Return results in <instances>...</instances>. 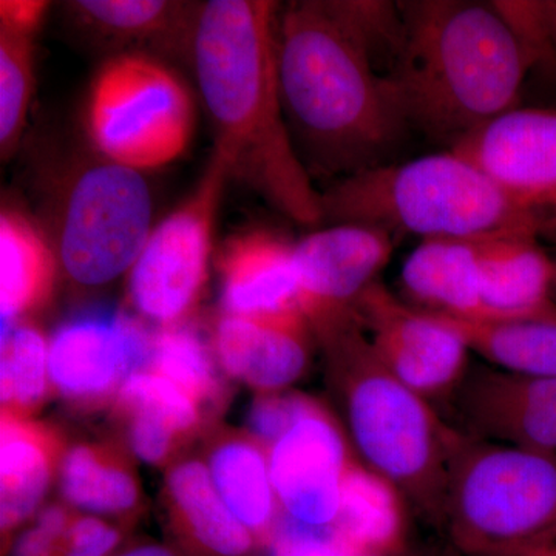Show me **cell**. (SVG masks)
<instances>
[{
	"mask_svg": "<svg viewBox=\"0 0 556 556\" xmlns=\"http://www.w3.org/2000/svg\"><path fill=\"white\" fill-rule=\"evenodd\" d=\"M399 36L397 2L295 0L278 14L281 104L311 177L394 163L412 130L390 83Z\"/></svg>",
	"mask_w": 556,
	"mask_h": 556,
	"instance_id": "1",
	"label": "cell"
},
{
	"mask_svg": "<svg viewBox=\"0 0 556 556\" xmlns=\"http://www.w3.org/2000/svg\"><path fill=\"white\" fill-rule=\"evenodd\" d=\"M278 7L211 0L193 30V67L230 177L298 225L324 222L320 192L292 144L277 65Z\"/></svg>",
	"mask_w": 556,
	"mask_h": 556,
	"instance_id": "2",
	"label": "cell"
},
{
	"mask_svg": "<svg viewBox=\"0 0 556 556\" xmlns=\"http://www.w3.org/2000/svg\"><path fill=\"white\" fill-rule=\"evenodd\" d=\"M401 36L390 83L409 129L450 149L519 108L532 70L495 2H397Z\"/></svg>",
	"mask_w": 556,
	"mask_h": 556,
	"instance_id": "3",
	"label": "cell"
},
{
	"mask_svg": "<svg viewBox=\"0 0 556 556\" xmlns=\"http://www.w3.org/2000/svg\"><path fill=\"white\" fill-rule=\"evenodd\" d=\"M311 328L327 354L365 464L442 529L450 459L460 431L382 364L354 311Z\"/></svg>",
	"mask_w": 556,
	"mask_h": 556,
	"instance_id": "4",
	"label": "cell"
},
{
	"mask_svg": "<svg viewBox=\"0 0 556 556\" xmlns=\"http://www.w3.org/2000/svg\"><path fill=\"white\" fill-rule=\"evenodd\" d=\"M327 225L401 236L473 239L501 230L540 233L552 222L530 211L459 153H434L332 181L320 192Z\"/></svg>",
	"mask_w": 556,
	"mask_h": 556,
	"instance_id": "5",
	"label": "cell"
},
{
	"mask_svg": "<svg viewBox=\"0 0 556 556\" xmlns=\"http://www.w3.org/2000/svg\"><path fill=\"white\" fill-rule=\"evenodd\" d=\"M442 529L466 556L507 554L556 532V453L460 431Z\"/></svg>",
	"mask_w": 556,
	"mask_h": 556,
	"instance_id": "6",
	"label": "cell"
},
{
	"mask_svg": "<svg viewBox=\"0 0 556 556\" xmlns=\"http://www.w3.org/2000/svg\"><path fill=\"white\" fill-rule=\"evenodd\" d=\"M87 130L102 159L142 172L181 156L193 134V101L172 70L148 54L124 53L91 83Z\"/></svg>",
	"mask_w": 556,
	"mask_h": 556,
	"instance_id": "7",
	"label": "cell"
},
{
	"mask_svg": "<svg viewBox=\"0 0 556 556\" xmlns=\"http://www.w3.org/2000/svg\"><path fill=\"white\" fill-rule=\"evenodd\" d=\"M153 201L141 172L102 159L68 179L51 241L76 283L101 287L135 265L150 232Z\"/></svg>",
	"mask_w": 556,
	"mask_h": 556,
	"instance_id": "8",
	"label": "cell"
},
{
	"mask_svg": "<svg viewBox=\"0 0 556 556\" xmlns=\"http://www.w3.org/2000/svg\"><path fill=\"white\" fill-rule=\"evenodd\" d=\"M229 178L228 161L214 152L192 195L150 232L129 270V299L141 316L172 327L199 302L219 200Z\"/></svg>",
	"mask_w": 556,
	"mask_h": 556,
	"instance_id": "9",
	"label": "cell"
},
{
	"mask_svg": "<svg viewBox=\"0 0 556 556\" xmlns=\"http://www.w3.org/2000/svg\"><path fill=\"white\" fill-rule=\"evenodd\" d=\"M369 343L397 379L431 405H448L466 379L470 353L445 321L413 308L378 280L354 306Z\"/></svg>",
	"mask_w": 556,
	"mask_h": 556,
	"instance_id": "10",
	"label": "cell"
},
{
	"mask_svg": "<svg viewBox=\"0 0 556 556\" xmlns=\"http://www.w3.org/2000/svg\"><path fill=\"white\" fill-rule=\"evenodd\" d=\"M281 515L309 529L336 532L343 481L354 463L338 422L314 405L268 450Z\"/></svg>",
	"mask_w": 556,
	"mask_h": 556,
	"instance_id": "11",
	"label": "cell"
},
{
	"mask_svg": "<svg viewBox=\"0 0 556 556\" xmlns=\"http://www.w3.org/2000/svg\"><path fill=\"white\" fill-rule=\"evenodd\" d=\"M153 336L135 318L93 311L68 318L50 340V379L68 401L94 404L146 371Z\"/></svg>",
	"mask_w": 556,
	"mask_h": 556,
	"instance_id": "12",
	"label": "cell"
},
{
	"mask_svg": "<svg viewBox=\"0 0 556 556\" xmlns=\"http://www.w3.org/2000/svg\"><path fill=\"white\" fill-rule=\"evenodd\" d=\"M450 150L477 164L519 204L551 219L555 230L556 109L519 105Z\"/></svg>",
	"mask_w": 556,
	"mask_h": 556,
	"instance_id": "13",
	"label": "cell"
},
{
	"mask_svg": "<svg viewBox=\"0 0 556 556\" xmlns=\"http://www.w3.org/2000/svg\"><path fill=\"white\" fill-rule=\"evenodd\" d=\"M448 407L468 437L556 453V376L470 365Z\"/></svg>",
	"mask_w": 556,
	"mask_h": 556,
	"instance_id": "14",
	"label": "cell"
},
{
	"mask_svg": "<svg viewBox=\"0 0 556 556\" xmlns=\"http://www.w3.org/2000/svg\"><path fill=\"white\" fill-rule=\"evenodd\" d=\"M396 240L369 226L328 225L294 243L298 305L309 325L351 313L379 280Z\"/></svg>",
	"mask_w": 556,
	"mask_h": 556,
	"instance_id": "15",
	"label": "cell"
},
{
	"mask_svg": "<svg viewBox=\"0 0 556 556\" xmlns=\"http://www.w3.org/2000/svg\"><path fill=\"white\" fill-rule=\"evenodd\" d=\"M313 336L300 309L258 317L226 314L215 329V353L232 378L265 394L280 393L305 375Z\"/></svg>",
	"mask_w": 556,
	"mask_h": 556,
	"instance_id": "16",
	"label": "cell"
},
{
	"mask_svg": "<svg viewBox=\"0 0 556 556\" xmlns=\"http://www.w3.org/2000/svg\"><path fill=\"white\" fill-rule=\"evenodd\" d=\"M536 233L501 230L477 237L482 316L517 318L556 309L554 258Z\"/></svg>",
	"mask_w": 556,
	"mask_h": 556,
	"instance_id": "17",
	"label": "cell"
},
{
	"mask_svg": "<svg viewBox=\"0 0 556 556\" xmlns=\"http://www.w3.org/2000/svg\"><path fill=\"white\" fill-rule=\"evenodd\" d=\"M222 303L229 316L258 317L299 309L294 241L268 229L233 237L222 255Z\"/></svg>",
	"mask_w": 556,
	"mask_h": 556,
	"instance_id": "18",
	"label": "cell"
},
{
	"mask_svg": "<svg viewBox=\"0 0 556 556\" xmlns=\"http://www.w3.org/2000/svg\"><path fill=\"white\" fill-rule=\"evenodd\" d=\"M399 285V298L422 313L481 317L477 237L422 240L402 265Z\"/></svg>",
	"mask_w": 556,
	"mask_h": 556,
	"instance_id": "19",
	"label": "cell"
},
{
	"mask_svg": "<svg viewBox=\"0 0 556 556\" xmlns=\"http://www.w3.org/2000/svg\"><path fill=\"white\" fill-rule=\"evenodd\" d=\"M58 441L46 428L3 413L0 430V527L3 554L11 535L35 514L49 489Z\"/></svg>",
	"mask_w": 556,
	"mask_h": 556,
	"instance_id": "20",
	"label": "cell"
},
{
	"mask_svg": "<svg viewBox=\"0 0 556 556\" xmlns=\"http://www.w3.org/2000/svg\"><path fill=\"white\" fill-rule=\"evenodd\" d=\"M60 265L53 243L16 208L0 214V314L14 324L50 298Z\"/></svg>",
	"mask_w": 556,
	"mask_h": 556,
	"instance_id": "21",
	"label": "cell"
},
{
	"mask_svg": "<svg viewBox=\"0 0 556 556\" xmlns=\"http://www.w3.org/2000/svg\"><path fill=\"white\" fill-rule=\"evenodd\" d=\"M207 468L226 506L269 552L281 510L268 450L254 438H226L212 450Z\"/></svg>",
	"mask_w": 556,
	"mask_h": 556,
	"instance_id": "22",
	"label": "cell"
},
{
	"mask_svg": "<svg viewBox=\"0 0 556 556\" xmlns=\"http://www.w3.org/2000/svg\"><path fill=\"white\" fill-rule=\"evenodd\" d=\"M437 317L490 367L514 375L556 376V309L517 318Z\"/></svg>",
	"mask_w": 556,
	"mask_h": 556,
	"instance_id": "23",
	"label": "cell"
},
{
	"mask_svg": "<svg viewBox=\"0 0 556 556\" xmlns=\"http://www.w3.org/2000/svg\"><path fill=\"white\" fill-rule=\"evenodd\" d=\"M404 503L396 486L353 463L343 481L336 533L353 552L405 547Z\"/></svg>",
	"mask_w": 556,
	"mask_h": 556,
	"instance_id": "24",
	"label": "cell"
},
{
	"mask_svg": "<svg viewBox=\"0 0 556 556\" xmlns=\"http://www.w3.org/2000/svg\"><path fill=\"white\" fill-rule=\"evenodd\" d=\"M84 27L101 38L130 43H192L199 13L164 0H79L70 3Z\"/></svg>",
	"mask_w": 556,
	"mask_h": 556,
	"instance_id": "25",
	"label": "cell"
},
{
	"mask_svg": "<svg viewBox=\"0 0 556 556\" xmlns=\"http://www.w3.org/2000/svg\"><path fill=\"white\" fill-rule=\"evenodd\" d=\"M61 486L70 504L91 514H126L138 501L130 471L115 456L89 445L70 450L62 464Z\"/></svg>",
	"mask_w": 556,
	"mask_h": 556,
	"instance_id": "26",
	"label": "cell"
},
{
	"mask_svg": "<svg viewBox=\"0 0 556 556\" xmlns=\"http://www.w3.org/2000/svg\"><path fill=\"white\" fill-rule=\"evenodd\" d=\"M50 342L40 329L27 321L2 324V367L0 391L3 408L24 417L38 407L47 390Z\"/></svg>",
	"mask_w": 556,
	"mask_h": 556,
	"instance_id": "27",
	"label": "cell"
},
{
	"mask_svg": "<svg viewBox=\"0 0 556 556\" xmlns=\"http://www.w3.org/2000/svg\"><path fill=\"white\" fill-rule=\"evenodd\" d=\"M38 30L0 22V149L3 159L16 149L27 124L36 84Z\"/></svg>",
	"mask_w": 556,
	"mask_h": 556,
	"instance_id": "28",
	"label": "cell"
},
{
	"mask_svg": "<svg viewBox=\"0 0 556 556\" xmlns=\"http://www.w3.org/2000/svg\"><path fill=\"white\" fill-rule=\"evenodd\" d=\"M149 368L181 388L199 405L215 401L222 390L203 340L192 328L179 324L164 327L153 336Z\"/></svg>",
	"mask_w": 556,
	"mask_h": 556,
	"instance_id": "29",
	"label": "cell"
},
{
	"mask_svg": "<svg viewBox=\"0 0 556 556\" xmlns=\"http://www.w3.org/2000/svg\"><path fill=\"white\" fill-rule=\"evenodd\" d=\"M126 412H144L174 428L178 437L189 433L200 420V405L170 380L146 369L131 375L118 391Z\"/></svg>",
	"mask_w": 556,
	"mask_h": 556,
	"instance_id": "30",
	"label": "cell"
},
{
	"mask_svg": "<svg viewBox=\"0 0 556 556\" xmlns=\"http://www.w3.org/2000/svg\"><path fill=\"white\" fill-rule=\"evenodd\" d=\"M317 402L302 394H263L249 415L252 438L269 450Z\"/></svg>",
	"mask_w": 556,
	"mask_h": 556,
	"instance_id": "31",
	"label": "cell"
},
{
	"mask_svg": "<svg viewBox=\"0 0 556 556\" xmlns=\"http://www.w3.org/2000/svg\"><path fill=\"white\" fill-rule=\"evenodd\" d=\"M123 535L118 529L94 517L76 518L62 538L58 556H115Z\"/></svg>",
	"mask_w": 556,
	"mask_h": 556,
	"instance_id": "32",
	"label": "cell"
},
{
	"mask_svg": "<svg viewBox=\"0 0 556 556\" xmlns=\"http://www.w3.org/2000/svg\"><path fill=\"white\" fill-rule=\"evenodd\" d=\"M67 511L50 506L40 511L38 522L25 530L9 548V556H58L70 526Z\"/></svg>",
	"mask_w": 556,
	"mask_h": 556,
	"instance_id": "33",
	"label": "cell"
},
{
	"mask_svg": "<svg viewBox=\"0 0 556 556\" xmlns=\"http://www.w3.org/2000/svg\"><path fill=\"white\" fill-rule=\"evenodd\" d=\"M127 413L130 416L129 438L135 455L149 464L166 459L178 437L174 428L149 413Z\"/></svg>",
	"mask_w": 556,
	"mask_h": 556,
	"instance_id": "34",
	"label": "cell"
},
{
	"mask_svg": "<svg viewBox=\"0 0 556 556\" xmlns=\"http://www.w3.org/2000/svg\"><path fill=\"white\" fill-rule=\"evenodd\" d=\"M47 10H49V3L42 0H2L0 22L39 31L46 20Z\"/></svg>",
	"mask_w": 556,
	"mask_h": 556,
	"instance_id": "35",
	"label": "cell"
},
{
	"mask_svg": "<svg viewBox=\"0 0 556 556\" xmlns=\"http://www.w3.org/2000/svg\"><path fill=\"white\" fill-rule=\"evenodd\" d=\"M497 556H556V532L507 554Z\"/></svg>",
	"mask_w": 556,
	"mask_h": 556,
	"instance_id": "36",
	"label": "cell"
},
{
	"mask_svg": "<svg viewBox=\"0 0 556 556\" xmlns=\"http://www.w3.org/2000/svg\"><path fill=\"white\" fill-rule=\"evenodd\" d=\"M115 556H177L174 548L163 544H139V546L127 548Z\"/></svg>",
	"mask_w": 556,
	"mask_h": 556,
	"instance_id": "37",
	"label": "cell"
},
{
	"mask_svg": "<svg viewBox=\"0 0 556 556\" xmlns=\"http://www.w3.org/2000/svg\"><path fill=\"white\" fill-rule=\"evenodd\" d=\"M544 7H546L548 31L556 51V0H544Z\"/></svg>",
	"mask_w": 556,
	"mask_h": 556,
	"instance_id": "38",
	"label": "cell"
},
{
	"mask_svg": "<svg viewBox=\"0 0 556 556\" xmlns=\"http://www.w3.org/2000/svg\"><path fill=\"white\" fill-rule=\"evenodd\" d=\"M348 556H408L405 547L402 548H376V551H358Z\"/></svg>",
	"mask_w": 556,
	"mask_h": 556,
	"instance_id": "39",
	"label": "cell"
},
{
	"mask_svg": "<svg viewBox=\"0 0 556 556\" xmlns=\"http://www.w3.org/2000/svg\"><path fill=\"white\" fill-rule=\"evenodd\" d=\"M556 294V258H554V295Z\"/></svg>",
	"mask_w": 556,
	"mask_h": 556,
	"instance_id": "40",
	"label": "cell"
}]
</instances>
